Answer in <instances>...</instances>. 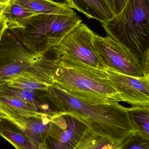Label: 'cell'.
<instances>
[{"label":"cell","instance_id":"1","mask_svg":"<svg viewBox=\"0 0 149 149\" xmlns=\"http://www.w3.org/2000/svg\"><path fill=\"white\" fill-rule=\"evenodd\" d=\"M46 93L60 113L75 116L99 135L121 143L136 131L130 120L129 108L119 103L91 104L53 85L49 87Z\"/></svg>","mask_w":149,"mask_h":149},{"label":"cell","instance_id":"2","mask_svg":"<svg viewBox=\"0 0 149 149\" xmlns=\"http://www.w3.org/2000/svg\"><path fill=\"white\" fill-rule=\"evenodd\" d=\"M53 85L70 95L93 104L123 102L106 71L57 63Z\"/></svg>","mask_w":149,"mask_h":149},{"label":"cell","instance_id":"3","mask_svg":"<svg viewBox=\"0 0 149 149\" xmlns=\"http://www.w3.org/2000/svg\"><path fill=\"white\" fill-rule=\"evenodd\" d=\"M101 25L149 69V0H127L119 14Z\"/></svg>","mask_w":149,"mask_h":149},{"label":"cell","instance_id":"4","mask_svg":"<svg viewBox=\"0 0 149 149\" xmlns=\"http://www.w3.org/2000/svg\"><path fill=\"white\" fill-rule=\"evenodd\" d=\"M47 53L26 45L17 29H7L0 45V83L22 72H33L53 81L56 60L48 57Z\"/></svg>","mask_w":149,"mask_h":149},{"label":"cell","instance_id":"5","mask_svg":"<svg viewBox=\"0 0 149 149\" xmlns=\"http://www.w3.org/2000/svg\"><path fill=\"white\" fill-rule=\"evenodd\" d=\"M82 22L77 15L38 14L29 18L23 28L17 29L26 45L48 53L58 45L67 33Z\"/></svg>","mask_w":149,"mask_h":149},{"label":"cell","instance_id":"6","mask_svg":"<svg viewBox=\"0 0 149 149\" xmlns=\"http://www.w3.org/2000/svg\"><path fill=\"white\" fill-rule=\"evenodd\" d=\"M95 34L85 24H78L51 51L56 63L106 71L94 44Z\"/></svg>","mask_w":149,"mask_h":149},{"label":"cell","instance_id":"7","mask_svg":"<svg viewBox=\"0 0 149 149\" xmlns=\"http://www.w3.org/2000/svg\"><path fill=\"white\" fill-rule=\"evenodd\" d=\"M94 44L103 63L119 73L137 78L149 77L142 61L110 37L95 34Z\"/></svg>","mask_w":149,"mask_h":149},{"label":"cell","instance_id":"8","mask_svg":"<svg viewBox=\"0 0 149 149\" xmlns=\"http://www.w3.org/2000/svg\"><path fill=\"white\" fill-rule=\"evenodd\" d=\"M88 129L75 116L61 113L52 119L43 149H73Z\"/></svg>","mask_w":149,"mask_h":149},{"label":"cell","instance_id":"9","mask_svg":"<svg viewBox=\"0 0 149 149\" xmlns=\"http://www.w3.org/2000/svg\"><path fill=\"white\" fill-rule=\"evenodd\" d=\"M123 102L133 107H149V77L137 78L106 70Z\"/></svg>","mask_w":149,"mask_h":149},{"label":"cell","instance_id":"10","mask_svg":"<svg viewBox=\"0 0 149 149\" xmlns=\"http://www.w3.org/2000/svg\"><path fill=\"white\" fill-rule=\"evenodd\" d=\"M71 8L74 9L87 17L95 19L102 24L114 16L107 0H65Z\"/></svg>","mask_w":149,"mask_h":149},{"label":"cell","instance_id":"11","mask_svg":"<svg viewBox=\"0 0 149 149\" xmlns=\"http://www.w3.org/2000/svg\"><path fill=\"white\" fill-rule=\"evenodd\" d=\"M46 115L32 105L19 99L0 96V118L11 121L23 117H40Z\"/></svg>","mask_w":149,"mask_h":149},{"label":"cell","instance_id":"12","mask_svg":"<svg viewBox=\"0 0 149 149\" xmlns=\"http://www.w3.org/2000/svg\"><path fill=\"white\" fill-rule=\"evenodd\" d=\"M52 119L43 115L40 117H23L9 122L22 130L35 144L43 149V142Z\"/></svg>","mask_w":149,"mask_h":149},{"label":"cell","instance_id":"13","mask_svg":"<svg viewBox=\"0 0 149 149\" xmlns=\"http://www.w3.org/2000/svg\"><path fill=\"white\" fill-rule=\"evenodd\" d=\"M53 81L36 73L22 72L6 78L0 83L14 88L29 91H46Z\"/></svg>","mask_w":149,"mask_h":149},{"label":"cell","instance_id":"14","mask_svg":"<svg viewBox=\"0 0 149 149\" xmlns=\"http://www.w3.org/2000/svg\"><path fill=\"white\" fill-rule=\"evenodd\" d=\"M20 5L36 14L76 15L73 9L66 3L53 0H15Z\"/></svg>","mask_w":149,"mask_h":149},{"label":"cell","instance_id":"15","mask_svg":"<svg viewBox=\"0 0 149 149\" xmlns=\"http://www.w3.org/2000/svg\"><path fill=\"white\" fill-rule=\"evenodd\" d=\"M0 136L16 149H43L35 144L22 130L4 119L0 120Z\"/></svg>","mask_w":149,"mask_h":149},{"label":"cell","instance_id":"16","mask_svg":"<svg viewBox=\"0 0 149 149\" xmlns=\"http://www.w3.org/2000/svg\"><path fill=\"white\" fill-rule=\"evenodd\" d=\"M36 15L13 1L6 5L1 18L6 22L8 29H21L29 18Z\"/></svg>","mask_w":149,"mask_h":149},{"label":"cell","instance_id":"17","mask_svg":"<svg viewBox=\"0 0 149 149\" xmlns=\"http://www.w3.org/2000/svg\"><path fill=\"white\" fill-rule=\"evenodd\" d=\"M120 144L99 135L88 129L73 149H120Z\"/></svg>","mask_w":149,"mask_h":149},{"label":"cell","instance_id":"18","mask_svg":"<svg viewBox=\"0 0 149 149\" xmlns=\"http://www.w3.org/2000/svg\"><path fill=\"white\" fill-rule=\"evenodd\" d=\"M129 113L136 131L149 140V107H131Z\"/></svg>","mask_w":149,"mask_h":149},{"label":"cell","instance_id":"19","mask_svg":"<svg viewBox=\"0 0 149 149\" xmlns=\"http://www.w3.org/2000/svg\"><path fill=\"white\" fill-rule=\"evenodd\" d=\"M120 149H149V140L136 131L121 143Z\"/></svg>","mask_w":149,"mask_h":149},{"label":"cell","instance_id":"20","mask_svg":"<svg viewBox=\"0 0 149 149\" xmlns=\"http://www.w3.org/2000/svg\"><path fill=\"white\" fill-rule=\"evenodd\" d=\"M127 0H107L115 16L119 14Z\"/></svg>","mask_w":149,"mask_h":149},{"label":"cell","instance_id":"21","mask_svg":"<svg viewBox=\"0 0 149 149\" xmlns=\"http://www.w3.org/2000/svg\"><path fill=\"white\" fill-rule=\"evenodd\" d=\"M7 29H8V26L6 22L1 18H0V45H1V42L3 34Z\"/></svg>","mask_w":149,"mask_h":149},{"label":"cell","instance_id":"22","mask_svg":"<svg viewBox=\"0 0 149 149\" xmlns=\"http://www.w3.org/2000/svg\"><path fill=\"white\" fill-rule=\"evenodd\" d=\"M6 5H6V4H3V3H0V18H1L3 12V10L5 8Z\"/></svg>","mask_w":149,"mask_h":149},{"label":"cell","instance_id":"23","mask_svg":"<svg viewBox=\"0 0 149 149\" xmlns=\"http://www.w3.org/2000/svg\"><path fill=\"white\" fill-rule=\"evenodd\" d=\"M13 1H15V0H0V3H3V4L7 5V4H8L10 2Z\"/></svg>","mask_w":149,"mask_h":149},{"label":"cell","instance_id":"24","mask_svg":"<svg viewBox=\"0 0 149 149\" xmlns=\"http://www.w3.org/2000/svg\"><path fill=\"white\" fill-rule=\"evenodd\" d=\"M1 118H0V120H1Z\"/></svg>","mask_w":149,"mask_h":149},{"label":"cell","instance_id":"25","mask_svg":"<svg viewBox=\"0 0 149 149\" xmlns=\"http://www.w3.org/2000/svg\"></svg>","mask_w":149,"mask_h":149}]
</instances>
